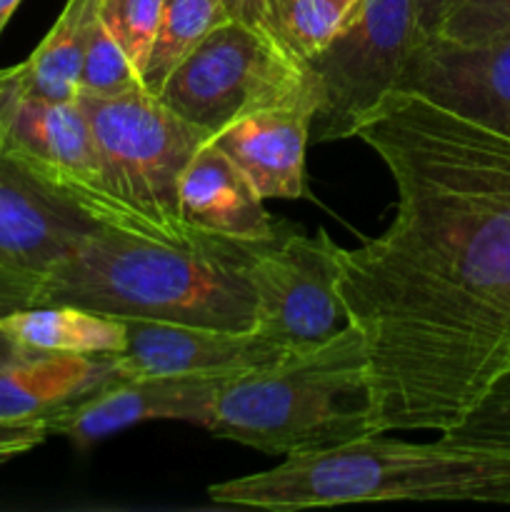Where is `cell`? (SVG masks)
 <instances>
[{"label": "cell", "instance_id": "obj_1", "mask_svg": "<svg viewBox=\"0 0 510 512\" xmlns=\"http://www.w3.org/2000/svg\"><path fill=\"white\" fill-rule=\"evenodd\" d=\"M395 183L380 238L335 250L380 433H445L510 370V135L410 90L358 123Z\"/></svg>", "mask_w": 510, "mask_h": 512}, {"label": "cell", "instance_id": "obj_2", "mask_svg": "<svg viewBox=\"0 0 510 512\" xmlns=\"http://www.w3.org/2000/svg\"><path fill=\"white\" fill-rule=\"evenodd\" d=\"M255 248L215 235L173 245L95 228L40 280L35 305H78L118 320L253 330L248 263Z\"/></svg>", "mask_w": 510, "mask_h": 512}, {"label": "cell", "instance_id": "obj_3", "mask_svg": "<svg viewBox=\"0 0 510 512\" xmlns=\"http://www.w3.org/2000/svg\"><path fill=\"white\" fill-rule=\"evenodd\" d=\"M208 498L273 512L388 500L510 505V455L443 438L405 443L373 433L338 448L285 458L265 473L215 483Z\"/></svg>", "mask_w": 510, "mask_h": 512}, {"label": "cell", "instance_id": "obj_4", "mask_svg": "<svg viewBox=\"0 0 510 512\" xmlns=\"http://www.w3.org/2000/svg\"><path fill=\"white\" fill-rule=\"evenodd\" d=\"M205 430L283 458L380 433L360 333L345 325L308 353L228 378Z\"/></svg>", "mask_w": 510, "mask_h": 512}, {"label": "cell", "instance_id": "obj_5", "mask_svg": "<svg viewBox=\"0 0 510 512\" xmlns=\"http://www.w3.org/2000/svg\"><path fill=\"white\" fill-rule=\"evenodd\" d=\"M110 190L133 220L140 238L188 245L213 235L195 233L180 218L178 188L195 150L208 143L148 90L125 95H78Z\"/></svg>", "mask_w": 510, "mask_h": 512}, {"label": "cell", "instance_id": "obj_6", "mask_svg": "<svg viewBox=\"0 0 510 512\" xmlns=\"http://www.w3.org/2000/svg\"><path fill=\"white\" fill-rule=\"evenodd\" d=\"M308 83V68L260 30L225 20L180 60L158 98L210 140Z\"/></svg>", "mask_w": 510, "mask_h": 512}, {"label": "cell", "instance_id": "obj_7", "mask_svg": "<svg viewBox=\"0 0 510 512\" xmlns=\"http://www.w3.org/2000/svg\"><path fill=\"white\" fill-rule=\"evenodd\" d=\"M0 158L18 165L98 228L138 235L110 190L78 98H35L0 70Z\"/></svg>", "mask_w": 510, "mask_h": 512}, {"label": "cell", "instance_id": "obj_8", "mask_svg": "<svg viewBox=\"0 0 510 512\" xmlns=\"http://www.w3.org/2000/svg\"><path fill=\"white\" fill-rule=\"evenodd\" d=\"M423 33L415 0H360L335 38L305 63L318 95L310 138H353L360 120L395 90Z\"/></svg>", "mask_w": 510, "mask_h": 512}, {"label": "cell", "instance_id": "obj_9", "mask_svg": "<svg viewBox=\"0 0 510 512\" xmlns=\"http://www.w3.org/2000/svg\"><path fill=\"white\" fill-rule=\"evenodd\" d=\"M338 245L325 230L315 235L283 225L250 255L248 280L255 295V333L285 355L328 343L348 325L338 295Z\"/></svg>", "mask_w": 510, "mask_h": 512}, {"label": "cell", "instance_id": "obj_10", "mask_svg": "<svg viewBox=\"0 0 510 512\" xmlns=\"http://www.w3.org/2000/svg\"><path fill=\"white\" fill-rule=\"evenodd\" d=\"M395 90H410L510 135V33L455 40L423 33Z\"/></svg>", "mask_w": 510, "mask_h": 512}, {"label": "cell", "instance_id": "obj_11", "mask_svg": "<svg viewBox=\"0 0 510 512\" xmlns=\"http://www.w3.org/2000/svg\"><path fill=\"white\" fill-rule=\"evenodd\" d=\"M225 380L203 375L118 378L48 415L45 423L50 435H63L78 448L148 420H183L208 428Z\"/></svg>", "mask_w": 510, "mask_h": 512}, {"label": "cell", "instance_id": "obj_12", "mask_svg": "<svg viewBox=\"0 0 510 512\" xmlns=\"http://www.w3.org/2000/svg\"><path fill=\"white\" fill-rule=\"evenodd\" d=\"M128 345L113 355L115 378L203 375L235 378L290 358L255 330H218L200 325L123 320Z\"/></svg>", "mask_w": 510, "mask_h": 512}, {"label": "cell", "instance_id": "obj_13", "mask_svg": "<svg viewBox=\"0 0 510 512\" xmlns=\"http://www.w3.org/2000/svg\"><path fill=\"white\" fill-rule=\"evenodd\" d=\"M318 108L315 83L280 103L245 115L215 135L213 143L235 160L263 200H298L305 195V150Z\"/></svg>", "mask_w": 510, "mask_h": 512}, {"label": "cell", "instance_id": "obj_14", "mask_svg": "<svg viewBox=\"0 0 510 512\" xmlns=\"http://www.w3.org/2000/svg\"><path fill=\"white\" fill-rule=\"evenodd\" d=\"M98 225L0 158V268L43 280Z\"/></svg>", "mask_w": 510, "mask_h": 512}, {"label": "cell", "instance_id": "obj_15", "mask_svg": "<svg viewBox=\"0 0 510 512\" xmlns=\"http://www.w3.org/2000/svg\"><path fill=\"white\" fill-rule=\"evenodd\" d=\"M265 200L213 140L200 145L185 165L178 188L180 218L190 230L243 245H263L285 223L270 218Z\"/></svg>", "mask_w": 510, "mask_h": 512}, {"label": "cell", "instance_id": "obj_16", "mask_svg": "<svg viewBox=\"0 0 510 512\" xmlns=\"http://www.w3.org/2000/svg\"><path fill=\"white\" fill-rule=\"evenodd\" d=\"M110 380L113 355H28L0 368V423L48 418Z\"/></svg>", "mask_w": 510, "mask_h": 512}, {"label": "cell", "instance_id": "obj_17", "mask_svg": "<svg viewBox=\"0 0 510 512\" xmlns=\"http://www.w3.org/2000/svg\"><path fill=\"white\" fill-rule=\"evenodd\" d=\"M0 330L28 355L108 358L128 345L125 323L78 305H28L0 315Z\"/></svg>", "mask_w": 510, "mask_h": 512}, {"label": "cell", "instance_id": "obj_18", "mask_svg": "<svg viewBox=\"0 0 510 512\" xmlns=\"http://www.w3.org/2000/svg\"><path fill=\"white\" fill-rule=\"evenodd\" d=\"M100 0H65L58 20L28 60L5 68L23 93L48 100H75L83 75L88 35Z\"/></svg>", "mask_w": 510, "mask_h": 512}, {"label": "cell", "instance_id": "obj_19", "mask_svg": "<svg viewBox=\"0 0 510 512\" xmlns=\"http://www.w3.org/2000/svg\"><path fill=\"white\" fill-rule=\"evenodd\" d=\"M228 18L220 0H163L158 33L143 70V85L158 98L165 80L195 45Z\"/></svg>", "mask_w": 510, "mask_h": 512}, {"label": "cell", "instance_id": "obj_20", "mask_svg": "<svg viewBox=\"0 0 510 512\" xmlns=\"http://www.w3.org/2000/svg\"><path fill=\"white\" fill-rule=\"evenodd\" d=\"M360 0H270L280 43L308 63L335 38Z\"/></svg>", "mask_w": 510, "mask_h": 512}, {"label": "cell", "instance_id": "obj_21", "mask_svg": "<svg viewBox=\"0 0 510 512\" xmlns=\"http://www.w3.org/2000/svg\"><path fill=\"white\" fill-rule=\"evenodd\" d=\"M133 90H145L143 78L98 15L88 35L78 95L110 98V95H125Z\"/></svg>", "mask_w": 510, "mask_h": 512}, {"label": "cell", "instance_id": "obj_22", "mask_svg": "<svg viewBox=\"0 0 510 512\" xmlns=\"http://www.w3.org/2000/svg\"><path fill=\"white\" fill-rule=\"evenodd\" d=\"M440 438L468 448L510 455V370H505L460 423L440 433Z\"/></svg>", "mask_w": 510, "mask_h": 512}, {"label": "cell", "instance_id": "obj_23", "mask_svg": "<svg viewBox=\"0 0 510 512\" xmlns=\"http://www.w3.org/2000/svg\"><path fill=\"white\" fill-rule=\"evenodd\" d=\"M163 13V0H100L98 15L143 78Z\"/></svg>", "mask_w": 510, "mask_h": 512}, {"label": "cell", "instance_id": "obj_24", "mask_svg": "<svg viewBox=\"0 0 510 512\" xmlns=\"http://www.w3.org/2000/svg\"><path fill=\"white\" fill-rule=\"evenodd\" d=\"M435 33L455 40L510 33V0H455Z\"/></svg>", "mask_w": 510, "mask_h": 512}, {"label": "cell", "instance_id": "obj_25", "mask_svg": "<svg viewBox=\"0 0 510 512\" xmlns=\"http://www.w3.org/2000/svg\"><path fill=\"white\" fill-rule=\"evenodd\" d=\"M38 288L40 278H30V275L15 273V270L0 268V315L35 305V300H38ZM23 358H28V353H23V350L0 330V368L18 363V360Z\"/></svg>", "mask_w": 510, "mask_h": 512}, {"label": "cell", "instance_id": "obj_26", "mask_svg": "<svg viewBox=\"0 0 510 512\" xmlns=\"http://www.w3.org/2000/svg\"><path fill=\"white\" fill-rule=\"evenodd\" d=\"M48 435L50 433L45 418L0 423V465L35 450L38 445L45 443Z\"/></svg>", "mask_w": 510, "mask_h": 512}, {"label": "cell", "instance_id": "obj_27", "mask_svg": "<svg viewBox=\"0 0 510 512\" xmlns=\"http://www.w3.org/2000/svg\"><path fill=\"white\" fill-rule=\"evenodd\" d=\"M228 13L230 20H240V23L250 25V28L260 30L268 38L278 40L275 33V20H273V8H270V0H220ZM283 45V43H280Z\"/></svg>", "mask_w": 510, "mask_h": 512}, {"label": "cell", "instance_id": "obj_28", "mask_svg": "<svg viewBox=\"0 0 510 512\" xmlns=\"http://www.w3.org/2000/svg\"><path fill=\"white\" fill-rule=\"evenodd\" d=\"M453 3L455 0H415L420 25H423L425 33H435L438 30V25L443 23L445 13H448Z\"/></svg>", "mask_w": 510, "mask_h": 512}, {"label": "cell", "instance_id": "obj_29", "mask_svg": "<svg viewBox=\"0 0 510 512\" xmlns=\"http://www.w3.org/2000/svg\"><path fill=\"white\" fill-rule=\"evenodd\" d=\"M20 3H23V0H0V35H3L5 25L10 23V18H13V13L18 10Z\"/></svg>", "mask_w": 510, "mask_h": 512}]
</instances>
